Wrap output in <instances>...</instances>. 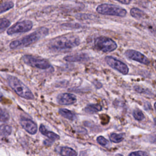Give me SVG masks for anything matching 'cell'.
<instances>
[{
	"mask_svg": "<svg viewBox=\"0 0 156 156\" xmlns=\"http://www.w3.org/2000/svg\"><path fill=\"white\" fill-rule=\"evenodd\" d=\"M102 110V107L98 104H89L85 108V112L90 114L95 113Z\"/></svg>",
	"mask_w": 156,
	"mask_h": 156,
	"instance_id": "obj_14",
	"label": "cell"
},
{
	"mask_svg": "<svg viewBox=\"0 0 156 156\" xmlns=\"http://www.w3.org/2000/svg\"><path fill=\"white\" fill-rule=\"evenodd\" d=\"M133 116L137 121H141L144 118L143 113L140 109H135L133 112Z\"/></svg>",
	"mask_w": 156,
	"mask_h": 156,
	"instance_id": "obj_21",
	"label": "cell"
},
{
	"mask_svg": "<svg viewBox=\"0 0 156 156\" xmlns=\"http://www.w3.org/2000/svg\"><path fill=\"white\" fill-rule=\"evenodd\" d=\"M22 60L26 64L34 68L46 69L51 67V64L48 60L43 58L30 55H24L22 57Z\"/></svg>",
	"mask_w": 156,
	"mask_h": 156,
	"instance_id": "obj_6",
	"label": "cell"
},
{
	"mask_svg": "<svg viewBox=\"0 0 156 156\" xmlns=\"http://www.w3.org/2000/svg\"><path fill=\"white\" fill-rule=\"evenodd\" d=\"M154 123H155V124L156 125V118H155L154 119Z\"/></svg>",
	"mask_w": 156,
	"mask_h": 156,
	"instance_id": "obj_30",
	"label": "cell"
},
{
	"mask_svg": "<svg viewBox=\"0 0 156 156\" xmlns=\"http://www.w3.org/2000/svg\"><path fill=\"white\" fill-rule=\"evenodd\" d=\"M97 142L101 146H104V147H107L109 145V143L108 141L107 140H106L104 136H99L97 139Z\"/></svg>",
	"mask_w": 156,
	"mask_h": 156,
	"instance_id": "obj_24",
	"label": "cell"
},
{
	"mask_svg": "<svg viewBox=\"0 0 156 156\" xmlns=\"http://www.w3.org/2000/svg\"><path fill=\"white\" fill-rule=\"evenodd\" d=\"M48 31L49 30L46 27H40L29 35L12 41L10 44V48L14 49L27 47L45 37L48 34Z\"/></svg>",
	"mask_w": 156,
	"mask_h": 156,
	"instance_id": "obj_2",
	"label": "cell"
},
{
	"mask_svg": "<svg viewBox=\"0 0 156 156\" xmlns=\"http://www.w3.org/2000/svg\"><path fill=\"white\" fill-rule=\"evenodd\" d=\"M79 44L80 40L78 36L68 34L53 38L49 41L48 46L54 51H62L72 49Z\"/></svg>",
	"mask_w": 156,
	"mask_h": 156,
	"instance_id": "obj_1",
	"label": "cell"
},
{
	"mask_svg": "<svg viewBox=\"0 0 156 156\" xmlns=\"http://www.w3.org/2000/svg\"><path fill=\"white\" fill-rule=\"evenodd\" d=\"M130 13L132 16L136 19H141L146 16V14L143 11L136 7L132 8L130 10Z\"/></svg>",
	"mask_w": 156,
	"mask_h": 156,
	"instance_id": "obj_16",
	"label": "cell"
},
{
	"mask_svg": "<svg viewBox=\"0 0 156 156\" xmlns=\"http://www.w3.org/2000/svg\"><path fill=\"white\" fill-rule=\"evenodd\" d=\"M12 128L10 126L7 124H3L0 126V133L4 136H7L11 133Z\"/></svg>",
	"mask_w": 156,
	"mask_h": 156,
	"instance_id": "obj_20",
	"label": "cell"
},
{
	"mask_svg": "<svg viewBox=\"0 0 156 156\" xmlns=\"http://www.w3.org/2000/svg\"><path fill=\"white\" fill-rule=\"evenodd\" d=\"M57 101L60 105H67L74 104L76 102L77 99L76 96L73 94L64 93L58 95Z\"/></svg>",
	"mask_w": 156,
	"mask_h": 156,
	"instance_id": "obj_10",
	"label": "cell"
},
{
	"mask_svg": "<svg viewBox=\"0 0 156 156\" xmlns=\"http://www.w3.org/2000/svg\"><path fill=\"white\" fill-rule=\"evenodd\" d=\"M14 6V4L12 1H6L0 4V14L5 12L10 9H12Z\"/></svg>",
	"mask_w": 156,
	"mask_h": 156,
	"instance_id": "obj_18",
	"label": "cell"
},
{
	"mask_svg": "<svg viewBox=\"0 0 156 156\" xmlns=\"http://www.w3.org/2000/svg\"><path fill=\"white\" fill-rule=\"evenodd\" d=\"M105 60L107 65L114 69L117 70L118 72L122 74H127L129 73L128 66L122 62L115 58L112 56H107Z\"/></svg>",
	"mask_w": 156,
	"mask_h": 156,
	"instance_id": "obj_8",
	"label": "cell"
},
{
	"mask_svg": "<svg viewBox=\"0 0 156 156\" xmlns=\"http://www.w3.org/2000/svg\"><path fill=\"white\" fill-rule=\"evenodd\" d=\"M124 55L129 59L136 61L144 65H149L150 63L149 60L142 53L132 49H127L125 51Z\"/></svg>",
	"mask_w": 156,
	"mask_h": 156,
	"instance_id": "obj_9",
	"label": "cell"
},
{
	"mask_svg": "<svg viewBox=\"0 0 156 156\" xmlns=\"http://www.w3.org/2000/svg\"><path fill=\"white\" fill-rule=\"evenodd\" d=\"M59 113L64 118L71 120L73 121L76 119V116L70 110L66 109V108H60L58 111Z\"/></svg>",
	"mask_w": 156,
	"mask_h": 156,
	"instance_id": "obj_15",
	"label": "cell"
},
{
	"mask_svg": "<svg viewBox=\"0 0 156 156\" xmlns=\"http://www.w3.org/2000/svg\"><path fill=\"white\" fill-rule=\"evenodd\" d=\"M154 108H155V110H156V102H155V104H154Z\"/></svg>",
	"mask_w": 156,
	"mask_h": 156,
	"instance_id": "obj_31",
	"label": "cell"
},
{
	"mask_svg": "<svg viewBox=\"0 0 156 156\" xmlns=\"http://www.w3.org/2000/svg\"><path fill=\"white\" fill-rule=\"evenodd\" d=\"M2 94L0 92V101H1V100H2Z\"/></svg>",
	"mask_w": 156,
	"mask_h": 156,
	"instance_id": "obj_29",
	"label": "cell"
},
{
	"mask_svg": "<svg viewBox=\"0 0 156 156\" xmlns=\"http://www.w3.org/2000/svg\"><path fill=\"white\" fill-rule=\"evenodd\" d=\"M115 1L119 2L120 3L123 4H129L132 1V0H115Z\"/></svg>",
	"mask_w": 156,
	"mask_h": 156,
	"instance_id": "obj_28",
	"label": "cell"
},
{
	"mask_svg": "<svg viewBox=\"0 0 156 156\" xmlns=\"http://www.w3.org/2000/svg\"><path fill=\"white\" fill-rule=\"evenodd\" d=\"M96 10L98 13L105 15L124 17L127 14L126 9L114 4L107 3L99 5Z\"/></svg>",
	"mask_w": 156,
	"mask_h": 156,
	"instance_id": "obj_4",
	"label": "cell"
},
{
	"mask_svg": "<svg viewBox=\"0 0 156 156\" xmlns=\"http://www.w3.org/2000/svg\"><path fill=\"white\" fill-rule=\"evenodd\" d=\"M9 115L5 110L0 108V121L6 122L9 119Z\"/></svg>",
	"mask_w": 156,
	"mask_h": 156,
	"instance_id": "obj_23",
	"label": "cell"
},
{
	"mask_svg": "<svg viewBox=\"0 0 156 156\" xmlns=\"http://www.w3.org/2000/svg\"><path fill=\"white\" fill-rule=\"evenodd\" d=\"M7 80L9 87L20 97L26 99H33L34 96L30 89L17 77L9 75Z\"/></svg>",
	"mask_w": 156,
	"mask_h": 156,
	"instance_id": "obj_3",
	"label": "cell"
},
{
	"mask_svg": "<svg viewBox=\"0 0 156 156\" xmlns=\"http://www.w3.org/2000/svg\"><path fill=\"white\" fill-rule=\"evenodd\" d=\"M10 24V22L6 18H0V31L4 30Z\"/></svg>",
	"mask_w": 156,
	"mask_h": 156,
	"instance_id": "obj_22",
	"label": "cell"
},
{
	"mask_svg": "<svg viewBox=\"0 0 156 156\" xmlns=\"http://www.w3.org/2000/svg\"><path fill=\"white\" fill-rule=\"evenodd\" d=\"M149 154L147 153L145 151H135L133 152H131L129 154V155L130 156H137V155H140V156H144V155H148Z\"/></svg>",
	"mask_w": 156,
	"mask_h": 156,
	"instance_id": "obj_25",
	"label": "cell"
},
{
	"mask_svg": "<svg viewBox=\"0 0 156 156\" xmlns=\"http://www.w3.org/2000/svg\"><path fill=\"white\" fill-rule=\"evenodd\" d=\"M23 128L26 130L29 133L34 135L37 131V124L31 119H21L20 122Z\"/></svg>",
	"mask_w": 156,
	"mask_h": 156,
	"instance_id": "obj_11",
	"label": "cell"
},
{
	"mask_svg": "<svg viewBox=\"0 0 156 156\" xmlns=\"http://www.w3.org/2000/svg\"><path fill=\"white\" fill-rule=\"evenodd\" d=\"M60 154L62 155L65 156H75L77 155V152L71 147H62L60 150Z\"/></svg>",
	"mask_w": 156,
	"mask_h": 156,
	"instance_id": "obj_17",
	"label": "cell"
},
{
	"mask_svg": "<svg viewBox=\"0 0 156 156\" xmlns=\"http://www.w3.org/2000/svg\"><path fill=\"white\" fill-rule=\"evenodd\" d=\"M109 138H110V140L111 141L115 143H118L121 142L124 140V133H112L110 134Z\"/></svg>",
	"mask_w": 156,
	"mask_h": 156,
	"instance_id": "obj_19",
	"label": "cell"
},
{
	"mask_svg": "<svg viewBox=\"0 0 156 156\" xmlns=\"http://www.w3.org/2000/svg\"><path fill=\"white\" fill-rule=\"evenodd\" d=\"M32 22L30 20L19 21L9 27L7 30V33L8 35H13L15 34L26 32L29 31L32 28Z\"/></svg>",
	"mask_w": 156,
	"mask_h": 156,
	"instance_id": "obj_7",
	"label": "cell"
},
{
	"mask_svg": "<svg viewBox=\"0 0 156 156\" xmlns=\"http://www.w3.org/2000/svg\"><path fill=\"white\" fill-rule=\"evenodd\" d=\"M133 88H134V90L136 91H137L138 93H145L146 91V90H145L143 88H141V87L138 86V85L134 86Z\"/></svg>",
	"mask_w": 156,
	"mask_h": 156,
	"instance_id": "obj_26",
	"label": "cell"
},
{
	"mask_svg": "<svg viewBox=\"0 0 156 156\" xmlns=\"http://www.w3.org/2000/svg\"><path fill=\"white\" fill-rule=\"evenodd\" d=\"M149 141L151 143L156 144V135H152L149 136Z\"/></svg>",
	"mask_w": 156,
	"mask_h": 156,
	"instance_id": "obj_27",
	"label": "cell"
},
{
	"mask_svg": "<svg viewBox=\"0 0 156 156\" xmlns=\"http://www.w3.org/2000/svg\"><path fill=\"white\" fill-rule=\"evenodd\" d=\"M89 57L87 54L80 53L71 55H67L64 57V60L69 62H82L87 61Z\"/></svg>",
	"mask_w": 156,
	"mask_h": 156,
	"instance_id": "obj_12",
	"label": "cell"
},
{
	"mask_svg": "<svg viewBox=\"0 0 156 156\" xmlns=\"http://www.w3.org/2000/svg\"><path fill=\"white\" fill-rule=\"evenodd\" d=\"M39 130H40V132H41V133L46 136L51 141H55L60 138V136L57 134H56L48 130L43 124L40 125Z\"/></svg>",
	"mask_w": 156,
	"mask_h": 156,
	"instance_id": "obj_13",
	"label": "cell"
},
{
	"mask_svg": "<svg viewBox=\"0 0 156 156\" xmlns=\"http://www.w3.org/2000/svg\"><path fill=\"white\" fill-rule=\"evenodd\" d=\"M95 48L103 52H112L117 48L116 43L112 39L106 37H98L94 42Z\"/></svg>",
	"mask_w": 156,
	"mask_h": 156,
	"instance_id": "obj_5",
	"label": "cell"
}]
</instances>
